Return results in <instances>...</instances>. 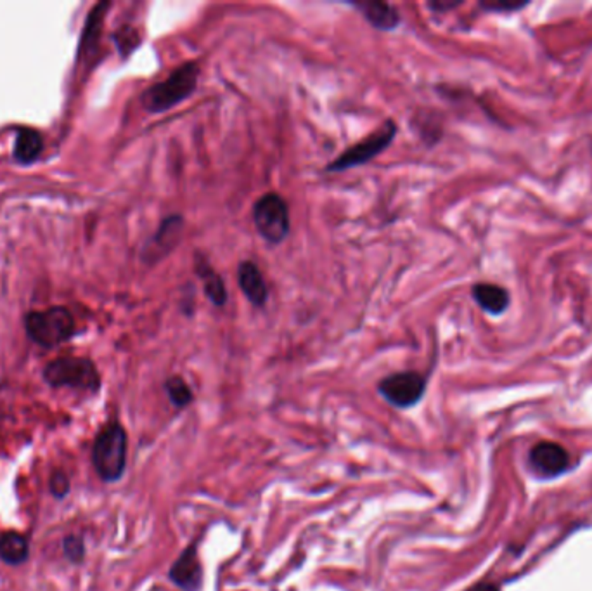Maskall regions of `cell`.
Here are the masks:
<instances>
[{
  "label": "cell",
  "mask_w": 592,
  "mask_h": 591,
  "mask_svg": "<svg viewBox=\"0 0 592 591\" xmlns=\"http://www.w3.org/2000/svg\"><path fill=\"white\" fill-rule=\"evenodd\" d=\"M470 591H499L496 585H490V583H482V585H476Z\"/></svg>",
  "instance_id": "cell-24"
},
{
  "label": "cell",
  "mask_w": 592,
  "mask_h": 591,
  "mask_svg": "<svg viewBox=\"0 0 592 591\" xmlns=\"http://www.w3.org/2000/svg\"><path fill=\"white\" fill-rule=\"evenodd\" d=\"M199 68L194 61L184 63L173 74L168 75L165 80L146 89L141 96L144 110L147 113H165L175 108L182 101L190 98L198 89Z\"/></svg>",
  "instance_id": "cell-1"
},
{
  "label": "cell",
  "mask_w": 592,
  "mask_h": 591,
  "mask_svg": "<svg viewBox=\"0 0 592 591\" xmlns=\"http://www.w3.org/2000/svg\"><path fill=\"white\" fill-rule=\"evenodd\" d=\"M237 285L241 292L248 298V302L255 307H263L269 298V287L263 279L261 268L252 262L244 260L237 268Z\"/></svg>",
  "instance_id": "cell-12"
},
{
  "label": "cell",
  "mask_w": 592,
  "mask_h": 591,
  "mask_svg": "<svg viewBox=\"0 0 592 591\" xmlns=\"http://www.w3.org/2000/svg\"><path fill=\"white\" fill-rule=\"evenodd\" d=\"M128 439L119 423H110L95 437L93 463L99 477L106 482H117L127 467Z\"/></svg>",
  "instance_id": "cell-3"
},
{
  "label": "cell",
  "mask_w": 592,
  "mask_h": 591,
  "mask_svg": "<svg viewBox=\"0 0 592 591\" xmlns=\"http://www.w3.org/2000/svg\"><path fill=\"white\" fill-rule=\"evenodd\" d=\"M530 462L539 473L554 477L569 468L570 456L567 449L560 444L539 443L530 453Z\"/></svg>",
  "instance_id": "cell-10"
},
{
  "label": "cell",
  "mask_w": 592,
  "mask_h": 591,
  "mask_svg": "<svg viewBox=\"0 0 592 591\" xmlns=\"http://www.w3.org/2000/svg\"><path fill=\"white\" fill-rule=\"evenodd\" d=\"M184 231L182 216H170L160 224L153 240L144 248V255L147 262H156L168 255L175 245L181 242V234Z\"/></svg>",
  "instance_id": "cell-9"
},
{
  "label": "cell",
  "mask_w": 592,
  "mask_h": 591,
  "mask_svg": "<svg viewBox=\"0 0 592 591\" xmlns=\"http://www.w3.org/2000/svg\"><path fill=\"white\" fill-rule=\"evenodd\" d=\"M474 302L489 314L500 316L508 311L511 296L509 292L494 283H476L472 290Z\"/></svg>",
  "instance_id": "cell-16"
},
{
  "label": "cell",
  "mask_w": 592,
  "mask_h": 591,
  "mask_svg": "<svg viewBox=\"0 0 592 591\" xmlns=\"http://www.w3.org/2000/svg\"><path fill=\"white\" fill-rule=\"evenodd\" d=\"M253 222L261 238L272 245L285 242L289 234V207L278 193H267L253 205Z\"/></svg>",
  "instance_id": "cell-6"
},
{
  "label": "cell",
  "mask_w": 592,
  "mask_h": 591,
  "mask_svg": "<svg viewBox=\"0 0 592 591\" xmlns=\"http://www.w3.org/2000/svg\"><path fill=\"white\" fill-rule=\"evenodd\" d=\"M397 130H399V127L393 120H386L378 130H375L366 139L345 149L338 158H334L331 163L326 167V172H343V171H350L358 165L371 162L373 158H376L393 143Z\"/></svg>",
  "instance_id": "cell-5"
},
{
  "label": "cell",
  "mask_w": 592,
  "mask_h": 591,
  "mask_svg": "<svg viewBox=\"0 0 592 591\" xmlns=\"http://www.w3.org/2000/svg\"><path fill=\"white\" fill-rule=\"evenodd\" d=\"M23 322L30 340L44 348L65 344L76 333L75 318L63 305L49 307L46 311H31L24 316Z\"/></svg>",
  "instance_id": "cell-2"
},
{
  "label": "cell",
  "mask_w": 592,
  "mask_h": 591,
  "mask_svg": "<svg viewBox=\"0 0 592 591\" xmlns=\"http://www.w3.org/2000/svg\"><path fill=\"white\" fill-rule=\"evenodd\" d=\"M70 491V481L63 472H56L50 477V493L56 498H65Z\"/></svg>",
  "instance_id": "cell-22"
},
{
  "label": "cell",
  "mask_w": 592,
  "mask_h": 591,
  "mask_svg": "<svg viewBox=\"0 0 592 591\" xmlns=\"http://www.w3.org/2000/svg\"><path fill=\"white\" fill-rule=\"evenodd\" d=\"M44 151V137L37 128L20 127L16 130L13 156L20 165L35 163Z\"/></svg>",
  "instance_id": "cell-15"
},
{
  "label": "cell",
  "mask_w": 592,
  "mask_h": 591,
  "mask_svg": "<svg viewBox=\"0 0 592 591\" xmlns=\"http://www.w3.org/2000/svg\"><path fill=\"white\" fill-rule=\"evenodd\" d=\"M111 7L110 2H101L93 7V11L87 16V22L84 26V33L80 37L78 46V59H91L94 57L95 50L99 46L101 31H102V22L106 16V11Z\"/></svg>",
  "instance_id": "cell-14"
},
{
  "label": "cell",
  "mask_w": 592,
  "mask_h": 591,
  "mask_svg": "<svg viewBox=\"0 0 592 591\" xmlns=\"http://www.w3.org/2000/svg\"><path fill=\"white\" fill-rule=\"evenodd\" d=\"M30 555L26 538L18 533H5L0 536V559L9 566H20Z\"/></svg>",
  "instance_id": "cell-17"
},
{
  "label": "cell",
  "mask_w": 592,
  "mask_h": 591,
  "mask_svg": "<svg viewBox=\"0 0 592 591\" xmlns=\"http://www.w3.org/2000/svg\"><path fill=\"white\" fill-rule=\"evenodd\" d=\"M463 2L459 0H435V2H428V7L435 13H447L455 7H459Z\"/></svg>",
  "instance_id": "cell-23"
},
{
  "label": "cell",
  "mask_w": 592,
  "mask_h": 591,
  "mask_svg": "<svg viewBox=\"0 0 592 591\" xmlns=\"http://www.w3.org/2000/svg\"><path fill=\"white\" fill-rule=\"evenodd\" d=\"M168 578L182 591H201L203 587V567L198 559V550L194 544L186 548L177 562L172 566Z\"/></svg>",
  "instance_id": "cell-8"
},
{
  "label": "cell",
  "mask_w": 592,
  "mask_h": 591,
  "mask_svg": "<svg viewBox=\"0 0 592 591\" xmlns=\"http://www.w3.org/2000/svg\"><path fill=\"white\" fill-rule=\"evenodd\" d=\"M165 393L168 399H170V402L175 408H186V406H190L192 399H194L188 382L181 376H172V378L166 380Z\"/></svg>",
  "instance_id": "cell-18"
},
{
  "label": "cell",
  "mask_w": 592,
  "mask_h": 591,
  "mask_svg": "<svg viewBox=\"0 0 592 591\" xmlns=\"http://www.w3.org/2000/svg\"><path fill=\"white\" fill-rule=\"evenodd\" d=\"M378 391L392 406L407 410L423 399L427 380L416 371H401L383 378L379 382Z\"/></svg>",
  "instance_id": "cell-7"
},
{
  "label": "cell",
  "mask_w": 592,
  "mask_h": 591,
  "mask_svg": "<svg viewBox=\"0 0 592 591\" xmlns=\"http://www.w3.org/2000/svg\"><path fill=\"white\" fill-rule=\"evenodd\" d=\"M526 5H528L526 0H518V2H513V0H485V2H480V7L485 9V11H490V13H515V11H520Z\"/></svg>",
  "instance_id": "cell-20"
},
{
  "label": "cell",
  "mask_w": 592,
  "mask_h": 591,
  "mask_svg": "<svg viewBox=\"0 0 592 591\" xmlns=\"http://www.w3.org/2000/svg\"><path fill=\"white\" fill-rule=\"evenodd\" d=\"M194 271L203 283V292L207 298L214 304L215 307L222 309L229 298L222 276L215 271L214 268L210 266V262L201 253L194 255Z\"/></svg>",
  "instance_id": "cell-13"
},
{
  "label": "cell",
  "mask_w": 592,
  "mask_h": 591,
  "mask_svg": "<svg viewBox=\"0 0 592 591\" xmlns=\"http://www.w3.org/2000/svg\"><path fill=\"white\" fill-rule=\"evenodd\" d=\"M63 546H65V555H66L72 562L78 564V562L84 560L85 548H84V540H82L80 536H68V538L65 540V542H63Z\"/></svg>",
  "instance_id": "cell-21"
},
{
  "label": "cell",
  "mask_w": 592,
  "mask_h": 591,
  "mask_svg": "<svg viewBox=\"0 0 592 591\" xmlns=\"http://www.w3.org/2000/svg\"><path fill=\"white\" fill-rule=\"evenodd\" d=\"M44 380L50 387H68L73 391L95 394L101 389V375L87 357H59L44 368Z\"/></svg>",
  "instance_id": "cell-4"
},
{
  "label": "cell",
  "mask_w": 592,
  "mask_h": 591,
  "mask_svg": "<svg viewBox=\"0 0 592 591\" xmlns=\"http://www.w3.org/2000/svg\"><path fill=\"white\" fill-rule=\"evenodd\" d=\"M113 40L119 48L121 57H128L134 50L141 46V33L134 26H121L113 35Z\"/></svg>",
  "instance_id": "cell-19"
},
{
  "label": "cell",
  "mask_w": 592,
  "mask_h": 591,
  "mask_svg": "<svg viewBox=\"0 0 592 591\" xmlns=\"http://www.w3.org/2000/svg\"><path fill=\"white\" fill-rule=\"evenodd\" d=\"M352 7L366 18V22L381 31H393L402 23L401 13L395 5L381 0H362L350 2Z\"/></svg>",
  "instance_id": "cell-11"
}]
</instances>
